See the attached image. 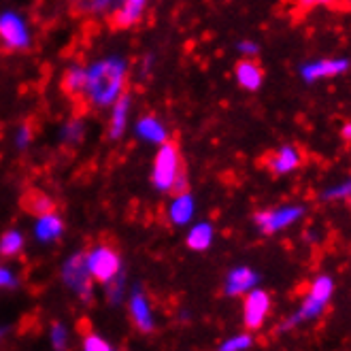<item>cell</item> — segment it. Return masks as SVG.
Masks as SVG:
<instances>
[{"label": "cell", "mask_w": 351, "mask_h": 351, "mask_svg": "<svg viewBox=\"0 0 351 351\" xmlns=\"http://www.w3.org/2000/svg\"><path fill=\"white\" fill-rule=\"evenodd\" d=\"M126 90V64L117 58H107L88 71L84 100L92 107H107Z\"/></svg>", "instance_id": "obj_1"}, {"label": "cell", "mask_w": 351, "mask_h": 351, "mask_svg": "<svg viewBox=\"0 0 351 351\" xmlns=\"http://www.w3.org/2000/svg\"><path fill=\"white\" fill-rule=\"evenodd\" d=\"M332 292H335V281L322 275L317 277L311 285H308V292L300 304L298 311L287 319L285 328H292L300 322H313V319H319L322 313L326 311V306L330 304V298H332Z\"/></svg>", "instance_id": "obj_2"}, {"label": "cell", "mask_w": 351, "mask_h": 351, "mask_svg": "<svg viewBox=\"0 0 351 351\" xmlns=\"http://www.w3.org/2000/svg\"><path fill=\"white\" fill-rule=\"evenodd\" d=\"M86 262H88L92 281L96 283L113 281L119 275V268H121L119 254L111 243H98L96 247H92L90 252H86Z\"/></svg>", "instance_id": "obj_3"}, {"label": "cell", "mask_w": 351, "mask_h": 351, "mask_svg": "<svg viewBox=\"0 0 351 351\" xmlns=\"http://www.w3.org/2000/svg\"><path fill=\"white\" fill-rule=\"evenodd\" d=\"M181 167H183V160H181V154H179V145L175 141L167 138L162 143V147L158 149L156 160H154L152 181H154L156 188L160 192H169L171 185H173V179L177 177Z\"/></svg>", "instance_id": "obj_4"}, {"label": "cell", "mask_w": 351, "mask_h": 351, "mask_svg": "<svg viewBox=\"0 0 351 351\" xmlns=\"http://www.w3.org/2000/svg\"><path fill=\"white\" fill-rule=\"evenodd\" d=\"M304 215L302 206H279V209H266L254 213V223L262 234H275L283 228H290L294 221Z\"/></svg>", "instance_id": "obj_5"}, {"label": "cell", "mask_w": 351, "mask_h": 351, "mask_svg": "<svg viewBox=\"0 0 351 351\" xmlns=\"http://www.w3.org/2000/svg\"><path fill=\"white\" fill-rule=\"evenodd\" d=\"M62 277L64 283L75 290L81 298L90 300L92 298V275L88 271V262H86V252L75 254L62 268Z\"/></svg>", "instance_id": "obj_6"}, {"label": "cell", "mask_w": 351, "mask_h": 351, "mask_svg": "<svg viewBox=\"0 0 351 351\" xmlns=\"http://www.w3.org/2000/svg\"><path fill=\"white\" fill-rule=\"evenodd\" d=\"M0 40L9 51H22L30 45V34L24 19L17 13L0 15Z\"/></svg>", "instance_id": "obj_7"}, {"label": "cell", "mask_w": 351, "mask_h": 351, "mask_svg": "<svg viewBox=\"0 0 351 351\" xmlns=\"http://www.w3.org/2000/svg\"><path fill=\"white\" fill-rule=\"evenodd\" d=\"M262 162L268 173L287 175V173L296 171L298 167H302L304 156H302V149H298L296 145H283L275 152H268Z\"/></svg>", "instance_id": "obj_8"}, {"label": "cell", "mask_w": 351, "mask_h": 351, "mask_svg": "<svg viewBox=\"0 0 351 351\" xmlns=\"http://www.w3.org/2000/svg\"><path fill=\"white\" fill-rule=\"evenodd\" d=\"M268 311H271V296L264 290H250L243 302V319L247 330H260Z\"/></svg>", "instance_id": "obj_9"}, {"label": "cell", "mask_w": 351, "mask_h": 351, "mask_svg": "<svg viewBox=\"0 0 351 351\" xmlns=\"http://www.w3.org/2000/svg\"><path fill=\"white\" fill-rule=\"evenodd\" d=\"M349 71V60L345 58H335V60H317L311 64L302 66L300 75L304 79V84H315L319 79H332Z\"/></svg>", "instance_id": "obj_10"}, {"label": "cell", "mask_w": 351, "mask_h": 351, "mask_svg": "<svg viewBox=\"0 0 351 351\" xmlns=\"http://www.w3.org/2000/svg\"><path fill=\"white\" fill-rule=\"evenodd\" d=\"M147 0H123L119 9L109 15V26L113 30H128L141 22L143 11H145Z\"/></svg>", "instance_id": "obj_11"}, {"label": "cell", "mask_w": 351, "mask_h": 351, "mask_svg": "<svg viewBox=\"0 0 351 351\" xmlns=\"http://www.w3.org/2000/svg\"><path fill=\"white\" fill-rule=\"evenodd\" d=\"M19 204H22V209L32 215V217H43L47 213H56V200L45 194L43 190L38 188H30L22 194V198H19Z\"/></svg>", "instance_id": "obj_12"}, {"label": "cell", "mask_w": 351, "mask_h": 351, "mask_svg": "<svg viewBox=\"0 0 351 351\" xmlns=\"http://www.w3.org/2000/svg\"><path fill=\"white\" fill-rule=\"evenodd\" d=\"M128 311H130V319L138 332L149 335L154 330V317H152V308H149L147 298L141 292H134L128 302Z\"/></svg>", "instance_id": "obj_13"}, {"label": "cell", "mask_w": 351, "mask_h": 351, "mask_svg": "<svg viewBox=\"0 0 351 351\" xmlns=\"http://www.w3.org/2000/svg\"><path fill=\"white\" fill-rule=\"evenodd\" d=\"M234 75H237L239 86L245 88V90H250V92L260 90L262 81H264V71L260 66V62H256L252 58L239 60L237 66H234Z\"/></svg>", "instance_id": "obj_14"}, {"label": "cell", "mask_w": 351, "mask_h": 351, "mask_svg": "<svg viewBox=\"0 0 351 351\" xmlns=\"http://www.w3.org/2000/svg\"><path fill=\"white\" fill-rule=\"evenodd\" d=\"M128 113H130V92L123 90L117 100L113 102V113L109 121V136L111 138H121L126 132V123H128Z\"/></svg>", "instance_id": "obj_15"}, {"label": "cell", "mask_w": 351, "mask_h": 351, "mask_svg": "<svg viewBox=\"0 0 351 351\" xmlns=\"http://www.w3.org/2000/svg\"><path fill=\"white\" fill-rule=\"evenodd\" d=\"M256 283H258V275L252 271V268H247V266L234 268V271L228 275V279H226V294L228 296L247 294L250 290H254Z\"/></svg>", "instance_id": "obj_16"}, {"label": "cell", "mask_w": 351, "mask_h": 351, "mask_svg": "<svg viewBox=\"0 0 351 351\" xmlns=\"http://www.w3.org/2000/svg\"><path fill=\"white\" fill-rule=\"evenodd\" d=\"M86 81H88V71H84L81 66H71L62 75V92L71 96L73 100H81L86 92Z\"/></svg>", "instance_id": "obj_17"}, {"label": "cell", "mask_w": 351, "mask_h": 351, "mask_svg": "<svg viewBox=\"0 0 351 351\" xmlns=\"http://www.w3.org/2000/svg\"><path fill=\"white\" fill-rule=\"evenodd\" d=\"M62 232H64V223L56 213H47L43 217H38L36 223V237L40 241H56Z\"/></svg>", "instance_id": "obj_18"}, {"label": "cell", "mask_w": 351, "mask_h": 351, "mask_svg": "<svg viewBox=\"0 0 351 351\" xmlns=\"http://www.w3.org/2000/svg\"><path fill=\"white\" fill-rule=\"evenodd\" d=\"M213 241V228L211 223H198L190 230L188 234V247L192 252H204L209 250V245Z\"/></svg>", "instance_id": "obj_19"}, {"label": "cell", "mask_w": 351, "mask_h": 351, "mask_svg": "<svg viewBox=\"0 0 351 351\" xmlns=\"http://www.w3.org/2000/svg\"><path fill=\"white\" fill-rule=\"evenodd\" d=\"M136 130H138V134H141L143 138L154 141V143H164V141L169 138L167 128H164L156 117H149V115H147V117H143V119L138 121Z\"/></svg>", "instance_id": "obj_20"}, {"label": "cell", "mask_w": 351, "mask_h": 351, "mask_svg": "<svg viewBox=\"0 0 351 351\" xmlns=\"http://www.w3.org/2000/svg\"><path fill=\"white\" fill-rule=\"evenodd\" d=\"M169 213H171V219L175 223L190 221V217L194 215V200H192V196L188 192L175 196V202L171 204V211Z\"/></svg>", "instance_id": "obj_21"}, {"label": "cell", "mask_w": 351, "mask_h": 351, "mask_svg": "<svg viewBox=\"0 0 351 351\" xmlns=\"http://www.w3.org/2000/svg\"><path fill=\"white\" fill-rule=\"evenodd\" d=\"M22 247H24V237L22 232H17V230H7L3 237H0V256H17L19 252H22Z\"/></svg>", "instance_id": "obj_22"}, {"label": "cell", "mask_w": 351, "mask_h": 351, "mask_svg": "<svg viewBox=\"0 0 351 351\" xmlns=\"http://www.w3.org/2000/svg\"><path fill=\"white\" fill-rule=\"evenodd\" d=\"M88 324H90L88 319H81L79 322V330L84 332V343H81V345H84V349L86 351H109L111 345L105 339H102V337L94 335Z\"/></svg>", "instance_id": "obj_23"}, {"label": "cell", "mask_w": 351, "mask_h": 351, "mask_svg": "<svg viewBox=\"0 0 351 351\" xmlns=\"http://www.w3.org/2000/svg\"><path fill=\"white\" fill-rule=\"evenodd\" d=\"M322 200H339V202H347L351 204V179H347L345 183H339L335 188H330L322 194Z\"/></svg>", "instance_id": "obj_24"}, {"label": "cell", "mask_w": 351, "mask_h": 351, "mask_svg": "<svg viewBox=\"0 0 351 351\" xmlns=\"http://www.w3.org/2000/svg\"><path fill=\"white\" fill-rule=\"evenodd\" d=\"M173 196H179V194H185L188 192V171H185V164L179 169L177 177L173 179V185H171V190H169Z\"/></svg>", "instance_id": "obj_25"}, {"label": "cell", "mask_w": 351, "mask_h": 351, "mask_svg": "<svg viewBox=\"0 0 351 351\" xmlns=\"http://www.w3.org/2000/svg\"><path fill=\"white\" fill-rule=\"evenodd\" d=\"M252 343H254V339L250 335H241V337H234L230 341H226L221 345V349L223 351H241V349H250Z\"/></svg>", "instance_id": "obj_26"}, {"label": "cell", "mask_w": 351, "mask_h": 351, "mask_svg": "<svg viewBox=\"0 0 351 351\" xmlns=\"http://www.w3.org/2000/svg\"><path fill=\"white\" fill-rule=\"evenodd\" d=\"M81 136H84V126L79 121H69L64 128V141L66 143H79Z\"/></svg>", "instance_id": "obj_27"}, {"label": "cell", "mask_w": 351, "mask_h": 351, "mask_svg": "<svg viewBox=\"0 0 351 351\" xmlns=\"http://www.w3.org/2000/svg\"><path fill=\"white\" fill-rule=\"evenodd\" d=\"M66 339H69V332L64 326L60 324H53L51 328V341H53V347L56 349H64L66 347Z\"/></svg>", "instance_id": "obj_28"}, {"label": "cell", "mask_w": 351, "mask_h": 351, "mask_svg": "<svg viewBox=\"0 0 351 351\" xmlns=\"http://www.w3.org/2000/svg\"><path fill=\"white\" fill-rule=\"evenodd\" d=\"M30 141H32V123H24V126L19 128V132H17V145L26 147Z\"/></svg>", "instance_id": "obj_29"}, {"label": "cell", "mask_w": 351, "mask_h": 351, "mask_svg": "<svg viewBox=\"0 0 351 351\" xmlns=\"http://www.w3.org/2000/svg\"><path fill=\"white\" fill-rule=\"evenodd\" d=\"M17 279L13 277V273L9 268H0V287H15Z\"/></svg>", "instance_id": "obj_30"}, {"label": "cell", "mask_w": 351, "mask_h": 351, "mask_svg": "<svg viewBox=\"0 0 351 351\" xmlns=\"http://www.w3.org/2000/svg\"><path fill=\"white\" fill-rule=\"evenodd\" d=\"M113 5H117V0H90V11H107Z\"/></svg>", "instance_id": "obj_31"}, {"label": "cell", "mask_w": 351, "mask_h": 351, "mask_svg": "<svg viewBox=\"0 0 351 351\" xmlns=\"http://www.w3.org/2000/svg\"><path fill=\"white\" fill-rule=\"evenodd\" d=\"M239 49H241L243 53H247V56H256V53H258V45L252 43V40H241V43H239Z\"/></svg>", "instance_id": "obj_32"}, {"label": "cell", "mask_w": 351, "mask_h": 351, "mask_svg": "<svg viewBox=\"0 0 351 351\" xmlns=\"http://www.w3.org/2000/svg\"><path fill=\"white\" fill-rule=\"evenodd\" d=\"M335 3V0H300V5H308V7H311V5H332Z\"/></svg>", "instance_id": "obj_33"}, {"label": "cell", "mask_w": 351, "mask_h": 351, "mask_svg": "<svg viewBox=\"0 0 351 351\" xmlns=\"http://www.w3.org/2000/svg\"><path fill=\"white\" fill-rule=\"evenodd\" d=\"M341 136H343L345 141H351V121H347L345 126L341 128Z\"/></svg>", "instance_id": "obj_34"}, {"label": "cell", "mask_w": 351, "mask_h": 351, "mask_svg": "<svg viewBox=\"0 0 351 351\" xmlns=\"http://www.w3.org/2000/svg\"><path fill=\"white\" fill-rule=\"evenodd\" d=\"M341 3H345L347 7H351V0H341Z\"/></svg>", "instance_id": "obj_35"}, {"label": "cell", "mask_w": 351, "mask_h": 351, "mask_svg": "<svg viewBox=\"0 0 351 351\" xmlns=\"http://www.w3.org/2000/svg\"><path fill=\"white\" fill-rule=\"evenodd\" d=\"M77 3H79V0H77Z\"/></svg>", "instance_id": "obj_36"}]
</instances>
